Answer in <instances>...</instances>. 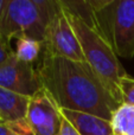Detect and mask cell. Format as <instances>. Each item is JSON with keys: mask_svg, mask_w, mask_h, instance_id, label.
Returning a JSON list of instances; mask_svg holds the SVG:
<instances>
[{"mask_svg": "<svg viewBox=\"0 0 134 135\" xmlns=\"http://www.w3.org/2000/svg\"><path fill=\"white\" fill-rule=\"evenodd\" d=\"M0 86L13 93L32 97L42 89L37 68L19 61L16 55L0 65Z\"/></svg>", "mask_w": 134, "mask_h": 135, "instance_id": "obj_7", "label": "cell"}, {"mask_svg": "<svg viewBox=\"0 0 134 135\" xmlns=\"http://www.w3.org/2000/svg\"><path fill=\"white\" fill-rule=\"evenodd\" d=\"M43 54L71 61L85 62L76 33L71 26L65 5L59 0V7L45 31Z\"/></svg>", "mask_w": 134, "mask_h": 135, "instance_id": "obj_5", "label": "cell"}, {"mask_svg": "<svg viewBox=\"0 0 134 135\" xmlns=\"http://www.w3.org/2000/svg\"><path fill=\"white\" fill-rule=\"evenodd\" d=\"M2 122H4V121H2V120H1V119H0V123H2Z\"/></svg>", "mask_w": 134, "mask_h": 135, "instance_id": "obj_17", "label": "cell"}, {"mask_svg": "<svg viewBox=\"0 0 134 135\" xmlns=\"http://www.w3.org/2000/svg\"><path fill=\"white\" fill-rule=\"evenodd\" d=\"M57 135H81L78 133V131L73 126L70 121L65 119V117L62 115V121H61V127H59V131Z\"/></svg>", "mask_w": 134, "mask_h": 135, "instance_id": "obj_14", "label": "cell"}, {"mask_svg": "<svg viewBox=\"0 0 134 135\" xmlns=\"http://www.w3.org/2000/svg\"><path fill=\"white\" fill-rule=\"evenodd\" d=\"M37 72L42 88L61 109L111 121L113 113L121 105L87 62L43 54Z\"/></svg>", "mask_w": 134, "mask_h": 135, "instance_id": "obj_1", "label": "cell"}, {"mask_svg": "<svg viewBox=\"0 0 134 135\" xmlns=\"http://www.w3.org/2000/svg\"><path fill=\"white\" fill-rule=\"evenodd\" d=\"M30 98L28 96L0 86V119L4 122H14L25 119Z\"/></svg>", "mask_w": 134, "mask_h": 135, "instance_id": "obj_9", "label": "cell"}, {"mask_svg": "<svg viewBox=\"0 0 134 135\" xmlns=\"http://www.w3.org/2000/svg\"><path fill=\"white\" fill-rule=\"evenodd\" d=\"M66 11L71 26L80 42L84 61L104 83L113 97L120 104H122L120 83L122 77L127 72L121 65L116 54L111 45L99 35L97 31L88 25L77 14L73 13L68 7Z\"/></svg>", "mask_w": 134, "mask_h": 135, "instance_id": "obj_3", "label": "cell"}, {"mask_svg": "<svg viewBox=\"0 0 134 135\" xmlns=\"http://www.w3.org/2000/svg\"><path fill=\"white\" fill-rule=\"evenodd\" d=\"M43 50V42L31 38L17 39V49L14 51L16 57L21 62L32 64L38 59L39 52Z\"/></svg>", "mask_w": 134, "mask_h": 135, "instance_id": "obj_11", "label": "cell"}, {"mask_svg": "<svg viewBox=\"0 0 134 135\" xmlns=\"http://www.w3.org/2000/svg\"><path fill=\"white\" fill-rule=\"evenodd\" d=\"M6 1L7 0H0V19H1L2 12H4V8H5V6H6Z\"/></svg>", "mask_w": 134, "mask_h": 135, "instance_id": "obj_16", "label": "cell"}, {"mask_svg": "<svg viewBox=\"0 0 134 135\" xmlns=\"http://www.w3.org/2000/svg\"><path fill=\"white\" fill-rule=\"evenodd\" d=\"M26 121L35 135H57L61 127V108L45 89H40L30 98Z\"/></svg>", "mask_w": 134, "mask_h": 135, "instance_id": "obj_6", "label": "cell"}, {"mask_svg": "<svg viewBox=\"0 0 134 135\" xmlns=\"http://www.w3.org/2000/svg\"><path fill=\"white\" fill-rule=\"evenodd\" d=\"M0 135H19V134L8 123L2 122V123H0Z\"/></svg>", "mask_w": 134, "mask_h": 135, "instance_id": "obj_15", "label": "cell"}, {"mask_svg": "<svg viewBox=\"0 0 134 135\" xmlns=\"http://www.w3.org/2000/svg\"><path fill=\"white\" fill-rule=\"evenodd\" d=\"M14 55V50L11 47V43L0 33V65L7 62Z\"/></svg>", "mask_w": 134, "mask_h": 135, "instance_id": "obj_13", "label": "cell"}, {"mask_svg": "<svg viewBox=\"0 0 134 135\" xmlns=\"http://www.w3.org/2000/svg\"><path fill=\"white\" fill-rule=\"evenodd\" d=\"M111 123L115 135H134V105H119L113 113Z\"/></svg>", "mask_w": 134, "mask_h": 135, "instance_id": "obj_10", "label": "cell"}, {"mask_svg": "<svg viewBox=\"0 0 134 135\" xmlns=\"http://www.w3.org/2000/svg\"><path fill=\"white\" fill-rule=\"evenodd\" d=\"M59 7V0H7L0 19V33L13 38L43 42L50 20Z\"/></svg>", "mask_w": 134, "mask_h": 135, "instance_id": "obj_4", "label": "cell"}, {"mask_svg": "<svg viewBox=\"0 0 134 135\" xmlns=\"http://www.w3.org/2000/svg\"><path fill=\"white\" fill-rule=\"evenodd\" d=\"M85 23L108 43L118 57H134V0L88 1Z\"/></svg>", "mask_w": 134, "mask_h": 135, "instance_id": "obj_2", "label": "cell"}, {"mask_svg": "<svg viewBox=\"0 0 134 135\" xmlns=\"http://www.w3.org/2000/svg\"><path fill=\"white\" fill-rule=\"evenodd\" d=\"M61 114L78 131L81 135H115L111 121L80 112L61 109Z\"/></svg>", "mask_w": 134, "mask_h": 135, "instance_id": "obj_8", "label": "cell"}, {"mask_svg": "<svg viewBox=\"0 0 134 135\" xmlns=\"http://www.w3.org/2000/svg\"><path fill=\"white\" fill-rule=\"evenodd\" d=\"M120 91L122 96V104L134 105V78L126 74L120 83Z\"/></svg>", "mask_w": 134, "mask_h": 135, "instance_id": "obj_12", "label": "cell"}]
</instances>
